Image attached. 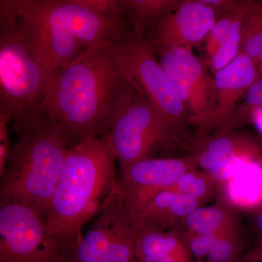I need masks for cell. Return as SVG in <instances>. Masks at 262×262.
Instances as JSON below:
<instances>
[{"label": "cell", "mask_w": 262, "mask_h": 262, "mask_svg": "<svg viewBox=\"0 0 262 262\" xmlns=\"http://www.w3.org/2000/svg\"><path fill=\"white\" fill-rule=\"evenodd\" d=\"M133 85L110 46L96 45L57 72L39 106L63 127L75 145L104 134Z\"/></svg>", "instance_id": "6da1fadb"}, {"label": "cell", "mask_w": 262, "mask_h": 262, "mask_svg": "<svg viewBox=\"0 0 262 262\" xmlns=\"http://www.w3.org/2000/svg\"><path fill=\"white\" fill-rule=\"evenodd\" d=\"M116 160L105 136L81 141L67 154L46 222L48 232L71 251L83 226L121 192Z\"/></svg>", "instance_id": "7a4b0ae2"}, {"label": "cell", "mask_w": 262, "mask_h": 262, "mask_svg": "<svg viewBox=\"0 0 262 262\" xmlns=\"http://www.w3.org/2000/svg\"><path fill=\"white\" fill-rule=\"evenodd\" d=\"M13 129L19 138L1 177V206L20 203L46 219L66 158L75 144L40 106L13 122Z\"/></svg>", "instance_id": "3957f363"}, {"label": "cell", "mask_w": 262, "mask_h": 262, "mask_svg": "<svg viewBox=\"0 0 262 262\" xmlns=\"http://www.w3.org/2000/svg\"><path fill=\"white\" fill-rule=\"evenodd\" d=\"M57 70L14 0H0V113L17 121L40 106Z\"/></svg>", "instance_id": "277c9868"}, {"label": "cell", "mask_w": 262, "mask_h": 262, "mask_svg": "<svg viewBox=\"0 0 262 262\" xmlns=\"http://www.w3.org/2000/svg\"><path fill=\"white\" fill-rule=\"evenodd\" d=\"M19 14L82 42L111 46L134 31L121 0H14Z\"/></svg>", "instance_id": "5b68a950"}, {"label": "cell", "mask_w": 262, "mask_h": 262, "mask_svg": "<svg viewBox=\"0 0 262 262\" xmlns=\"http://www.w3.org/2000/svg\"><path fill=\"white\" fill-rule=\"evenodd\" d=\"M106 136L120 166V170L150 158L158 148L187 144L179 139L149 100L133 85L108 123Z\"/></svg>", "instance_id": "8992f818"}, {"label": "cell", "mask_w": 262, "mask_h": 262, "mask_svg": "<svg viewBox=\"0 0 262 262\" xmlns=\"http://www.w3.org/2000/svg\"><path fill=\"white\" fill-rule=\"evenodd\" d=\"M110 48L124 75L179 134L189 120V113L145 34L133 31Z\"/></svg>", "instance_id": "52a82bcc"}, {"label": "cell", "mask_w": 262, "mask_h": 262, "mask_svg": "<svg viewBox=\"0 0 262 262\" xmlns=\"http://www.w3.org/2000/svg\"><path fill=\"white\" fill-rule=\"evenodd\" d=\"M0 262H72L71 250L48 232L39 212L8 203L0 206Z\"/></svg>", "instance_id": "ba28073f"}, {"label": "cell", "mask_w": 262, "mask_h": 262, "mask_svg": "<svg viewBox=\"0 0 262 262\" xmlns=\"http://www.w3.org/2000/svg\"><path fill=\"white\" fill-rule=\"evenodd\" d=\"M140 222L129 215L113 200L97 215L85 235L71 251L72 262H139L136 239Z\"/></svg>", "instance_id": "9c48e42d"}, {"label": "cell", "mask_w": 262, "mask_h": 262, "mask_svg": "<svg viewBox=\"0 0 262 262\" xmlns=\"http://www.w3.org/2000/svg\"><path fill=\"white\" fill-rule=\"evenodd\" d=\"M198 166L195 155L176 158H146L121 171L120 196L127 211L141 215L158 193L175 185L181 177Z\"/></svg>", "instance_id": "30bf717a"}, {"label": "cell", "mask_w": 262, "mask_h": 262, "mask_svg": "<svg viewBox=\"0 0 262 262\" xmlns=\"http://www.w3.org/2000/svg\"><path fill=\"white\" fill-rule=\"evenodd\" d=\"M257 67L250 57L239 53L229 64L214 75L216 103L209 115L194 125L198 127L201 137L208 131L216 130L223 134L237 110V103L251 86L257 80Z\"/></svg>", "instance_id": "8fae6325"}, {"label": "cell", "mask_w": 262, "mask_h": 262, "mask_svg": "<svg viewBox=\"0 0 262 262\" xmlns=\"http://www.w3.org/2000/svg\"><path fill=\"white\" fill-rule=\"evenodd\" d=\"M218 16L202 0L180 1L171 13L149 31L153 47L192 48L207 37Z\"/></svg>", "instance_id": "7c38bea8"}, {"label": "cell", "mask_w": 262, "mask_h": 262, "mask_svg": "<svg viewBox=\"0 0 262 262\" xmlns=\"http://www.w3.org/2000/svg\"><path fill=\"white\" fill-rule=\"evenodd\" d=\"M198 164L210 175L221 176L239 160L262 162V149L248 136L228 132L203 136L192 143Z\"/></svg>", "instance_id": "4fadbf2b"}, {"label": "cell", "mask_w": 262, "mask_h": 262, "mask_svg": "<svg viewBox=\"0 0 262 262\" xmlns=\"http://www.w3.org/2000/svg\"><path fill=\"white\" fill-rule=\"evenodd\" d=\"M170 48L173 50L179 67L192 89L194 103L189 121L194 125L214 108L216 103L214 77L208 73L206 66L191 48Z\"/></svg>", "instance_id": "5bb4252c"}, {"label": "cell", "mask_w": 262, "mask_h": 262, "mask_svg": "<svg viewBox=\"0 0 262 262\" xmlns=\"http://www.w3.org/2000/svg\"><path fill=\"white\" fill-rule=\"evenodd\" d=\"M203 204L191 196L166 189L156 194L141 215L142 227L176 229L186 217Z\"/></svg>", "instance_id": "9a60e30c"}, {"label": "cell", "mask_w": 262, "mask_h": 262, "mask_svg": "<svg viewBox=\"0 0 262 262\" xmlns=\"http://www.w3.org/2000/svg\"><path fill=\"white\" fill-rule=\"evenodd\" d=\"M135 253L139 262H160L169 258L194 261L178 231L165 232L150 226L141 228L136 239Z\"/></svg>", "instance_id": "2e32d148"}, {"label": "cell", "mask_w": 262, "mask_h": 262, "mask_svg": "<svg viewBox=\"0 0 262 262\" xmlns=\"http://www.w3.org/2000/svg\"><path fill=\"white\" fill-rule=\"evenodd\" d=\"M227 194L224 199L231 206L245 208L262 207V162L247 161L237 169L222 185Z\"/></svg>", "instance_id": "e0dca14e"}, {"label": "cell", "mask_w": 262, "mask_h": 262, "mask_svg": "<svg viewBox=\"0 0 262 262\" xmlns=\"http://www.w3.org/2000/svg\"><path fill=\"white\" fill-rule=\"evenodd\" d=\"M230 205L220 200L210 206H201L191 212L176 230L184 234H222L235 230Z\"/></svg>", "instance_id": "ac0fdd59"}, {"label": "cell", "mask_w": 262, "mask_h": 262, "mask_svg": "<svg viewBox=\"0 0 262 262\" xmlns=\"http://www.w3.org/2000/svg\"><path fill=\"white\" fill-rule=\"evenodd\" d=\"M134 32L145 34L176 9L178 0H122Z\"/></svg>", "instance_id": "d6986e66"}, {"label": "cell", "mask_w": 262, "mask_h": 262, "mask_svg": "<svg viewBox=\"0 0 262 262\" xmlns=\"http://www.w3.org/2000/svg\"><path fill=\"white\" fill-rule=\"evenodd\" d=\"M253 3V1L239 2L233 21L231 24L225 41L209 59V68L213 75L227 67L238 56L241 50L243 23Z\"/></svg>", "instance_id": "ffe728a7"}, {"label": "cell", "mask_w": 262, "mask_h": 262, "mask_svg": "<svg viewBox=\"0 0 262 262\" xmlns=\"http://www.w3.org/2000/svg\"><path fill=\"white\" fill-rule=\"evenodd\" d=\"M168 189L191 196L204 204L220 194L222 187L209 173L194 169L183 174L175 185Z\"/></svg>", "instance_id": "44dd1931"}, {"label": "cell", "mask_w": 262, "mask_h": 262, "mask_svg": "<svg viewBox=\"0 0 262 262\" xmlns=\"http://www.w3.org/2000/svg\"><path fill=\"white\" fill-rule=\"evenodd\" d=\"M261 39L262 5L260 2H254L243 23L239 53L250 57L256 66Z\"/></svg>", "instance_id": "7402d4cb"}, {"label": "cell", "mask_w": 262, "mask_h": 262, "mask_svg": "<svg viewBox=\"0 0 262 262\" xmlns=\"http://www.w3.org/2000/svg\"><path fill=\"white\" fill-rule=\"evenodd\" d=\"M242 246L237 229L220 234L206 257L200 262H238Z\"/></svg>", "instance_id": "603a6c76"}, {"label": "cell", "mask_w": 262, "mask_h": 262, "mask_svg": "<svg viewBox=\"0 0 262 262\" xmlns=\"http://www.w3.org/2000/svg\"><path fill=\"white\" fill-rule=\"evenodd\" d=\"M259 108H262V76L258 77L248 89L244 103L234 112L225 133L232 132L237 127L248 123L253 113Z\"/></svg>", "instance_id": "cb8c5ba5"}, {"label": "cell", "mask_w": 262, "mask_h": 262, "mask_svg": "<svg viewBox=\"0 0 262 262\" xmlns=\"http://www.w3.org/2000/svg\"><path fill=\"white\" fill-rule=\"evenodd\" d=\"M237 7L230 13L218 18L214 26L208 33L206 37V51L207 55L209 57V59L213 56L215 52L218 51L219 48L225 41L231 24L233 21Z\"/></svg>", "instance_id": "d4e9b609"}, {"label": "cell", "mask_w": 262, "mask_h": 262, "mask_svg": "<svg viewBox=\"0 0 262 262\" xmlns=\"http://www.w3.org/2000/svg\"><path fill=\"white\" fill-rule=\"evenodd\" d=\"M219 235L220 234H184L182 237L194 261L200 262L206 257Z\"/></svg>", "instance_id": "484cf974"}, {"label": "cell", "mask_w": 262, "mask_h": 262, "mask_svg": "<svg viewBox=\"0 0 262 262\" xmlns=\"http://www.w3.org/2000/svg\"><path fill=\"white\" fill-rule=\"evenodd\" d=\"M10 117L0 113V177H3L7 168L12 147H10L8 125Z\"/></svg>", "instance_id": "4316f807"}, {"label": "cell", "mask_w": 262, "mask_h": 262, "mask_svg": "<svg viewBox=\"0 0 262 262\" xmlns=\"http://www.w3.org/2000/svg\"><path fill=\"white\" fill-rule=\"evenodd\" d=\"M202 2L210 7L215 12L217 16L220 15L221 17L235 9L239 1H236V0H202Z\"/></svg>", "instance_id": "83f0119b"}, {"label": "cell", "mask_w": 262, "mask_h": 262, "mask_svg": "<svg viewBox=\"0 0 262 262\" xmlns=\"http://www.w3.org/2000/svg\"><path fill=\"white\" fill-rule=\"evenodd\" d=\"M238 262H262V244H259L251 253L241 258Z\"/></svg>", "instance_id": "f1b7e54d"}, {"label": "cell", "mask_w": 262, "mask_h": 262, "mask_svg": "<svg viewBox=\"0 0 262 262\" xmlns=\"http://www.w3.org/2000/svg\"><path fill=\"white\" fill-rule=\"evenodd\" d=\"M255 225H256L258 238L260 239V244H262V207L259 208L256 215Z\"/></svg>", "instance_id": "f546056e"}, {"label": "cell", "mask_w": 262, "mask_h": 262, "mask_svg": "<svg viewBox=\"0 0 262 262\" xmlns=\"http://www.w3.org/2000/svg\"><path fill=\"white\" fill-rule=\"evenodd\" d=\"M256 67H257L258 77H260V76H262V39L261 45H260L259 53H258L257 64H256Z\"/></svg>", "instance_id": "4dcf8cb0"}, {"label": "cell", "mask_w": 262, "mask_h": 262, "mask_svg": "<svg viewBox=\"0 0 262 262\" xmlns=\"http://www.w3.org/2000/svg\"><path fill=\"white\" fill-rule=\"evenodd\" d=\"M160 262H194L193 260L179 259V258H169Z\"/></svg>", "instance_id": "1f68e13d"}, {"label": "cell", "mask_w": 262, "mask_h": 262, "mask_svg": "<svg viewBox=\"0 0 262 262\" xmlns=\"http://www.w3.org/2000/svg\"><path fill=\"white\" fill-rule=\"evenodd\" d=\"M260 3H261V4L262 5V1H260Z\"/></svg>", "instance_id": "d6a6232c"}]
</instances>
